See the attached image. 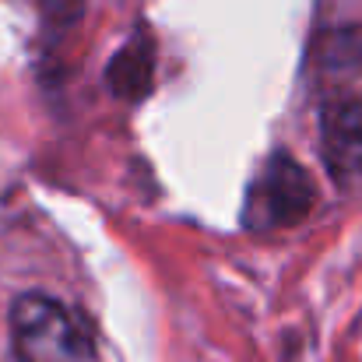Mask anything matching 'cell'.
<instances>
[{
  "mask_svg": "<svg viewBox=\"0 0 362 362\" xmlns=\"http://www.w3.org/2000/svg\"><path fill=\"white\" fill-rule=\"evenodd\" d=\"M320 148L331 176L349 183L362 173V99L334 95L320 113Z\"/></svg>",
  "mask_w": 362,
  "mask_h": 362,
  "instance_id": "3",
  "label": "cell"
},
{
  "mask_svg": "<svg viewBox=\"0 0 362 362\" xmlns=\"http://www.w3.org/2000/svg\"><path fill=\"white\" fill-rule=\"evenodd\" d=\"M11 349L18 362H99L92 324L46 292H25L14 299Z\"/></svg>",
  "mask_w": 362,
  "mask_h": 362,
  "instance_id": "1",
  "label": "cell"
},
{
  "mask_svg": "<svg viewBox=\"0 0 362 362\" xmlns=\"http://www.w3.org/2000/svg\"><path fill=\"white\" fill-rule=\"evenodd\" d=\"M151 74H155V53H151V46L141 42V39L137 42L130 39L120 53L113 57V64L106 71V81H110L113 95L137 103L151 88Z\"/></svg>",
  "mask_w": 362,
  "mask_h": 362,
  "instance_id": "4",
  "label": "cell"
},
{
  "mask_svg": "<svg viewBox=\"0 0 362 362\" xmlns=\"http://www.w3.org/2000/svg\"><path fill=\"white\" fill-rule=\"evenodd\" d=\"M313 201H317V190H313L310 173L288 151H274L250 183L243 222L250 229H285V226L303 222Z\"/></svg>",
  "mask_w": 362,
  "mask_h": 362,
  "instance_id": "2",
  "label": "cell"
}]
</instances>
